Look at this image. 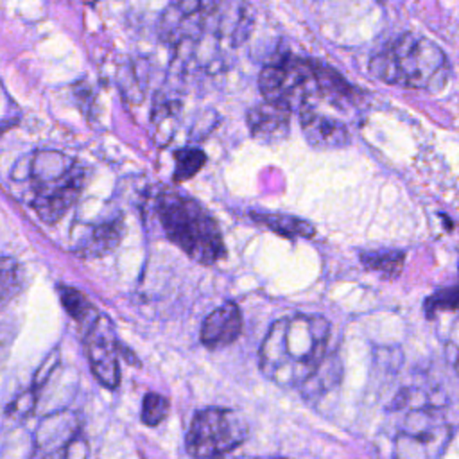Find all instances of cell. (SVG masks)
<instances>
[{"instance_id":"12","label":"cell","mask_w":459,"mask_h":459,"mask_svg":"<svg viewBox=\"0 0 459 459\" xmlns=\"http://www.w3.org/2000/svg\"><path fill=\"white\" fill-rule=\"evenodd\" d=\"M242 332V312L235 301H226L212 310L201 325V342L210 348H224L238 339Z\"/></svg>"},{"instance_id":"25","label":"cell","mask_w":459,"mask_h":459,"mask_svg":"<svg viewBox=\"0 0 459 459\" xmlns=\"http://www.w3.org/2000/svg\"><path fill=\"white\" fill-rule=\"evenodd\" d=\"M242 459H287V457H280V455H271V457H242Z\"/></svg>"},{"instance_id":"14","label":"cell","mask_w":459,"mask_h":459,"mask_svg":"<svg viewBox=\"0 0 459 459\" xmlns=\"http://www.w3.org/2000/svg\"><path fill=\"white\" fill-rule=\"evenodd\" d=\"M249 217L256 224L278 233L283 238L294 240V238H310V237L316 235V226L310 221H305V219H299V217H294V215L251 212Z\"/></svg>"},{"instance_id":"15","label":"cell","mask_w":459,"mask_h":459,"mask_svg":"<svg viewBox=\"0 0 459 459\" xmlns=\"http://www.w3.org/2000/svg\"><path fill=\"white\" fill-rule=\"evenodd\" d=\"M61 305L68 312L72 319H75L79 325H86V330L91 326V323L100 316L97 308L91 305V301L75 287L59 285L57 287Z\"/></svg>"},{"instance_id":"13","label":"cell","mask_w":459,"mask_h":459,"mask_svg":"<svg viewBox=\"0 0 459 459\" xmlns=\"http://www.w3.org/2000/svg\"><path fill=\"white\" fill-rule=\"evenodd\" d=\"M74 163L57 152H39L30 161V178L36 181L38 188H48L59 181H63Z\"/></svg>"},{"instance_id":"22","label":"cell","mask_w":459,"mask_h":459,"mask_svg":"<svg viewBox=\"0 0 459 459\" xmlns=\"http://www.w3.org/2000/svg\"><path fill=\"white\" fill-rule=\"evenodd\" d=\"M16 285V264L11 260L0 262V299L13 294Z\"/></svg>"},{"instance_id":"19","label":"cell","mask_w":459,"mask_h":459,"mask_svg":"<svg viewBox=\"0 0 459 459\" xmlns=\"http://www.w3.org/2000/svg\"><path fill=\"white\" fill-rule=\"evenodd\" d=\"M170 411V400L160 393H147L142 400V412L140 420L147 427H156L160 425Z\"/></svg>"},{"instance_id":"24","label":"cell","mask_w":459,"mask_h":459,"mask_svg":"<svg viewBox=\"0 0 459 459\" xmlns=\"http://www.w3.org/2000/svg\"><path fill=\"white\" fill-rule=\"evenodd\" d=\"M9 342H11V335L5 333V330H0V364L4 362L7 350H9Z\"/></svg>"},{"instance_id":"18","label":"cell","mask_w":459,"mask_h":459,"mask_svg":"<svg viewBox=\"0 0 459 459\" xmlns=\"http://www.w3.org/2000/svg\"><path fill=\"white\" fill-rule=\"evenodd\" d=\"M122 237V222L109 221L93 228L91 237L88 240V251L91 255H106L115 249Z\"/></svg>"},{"instance_id":"1","label":"cell","mask_w":459,"mask_h":459,"mask_svg":"<svg viewBox=\"0 0 459 459\" xmlns=\"http://www.w3.org/2000/svg\"><path fill=\"white\" fill-rule=\"evenodd\" d=\"M330 323L317 314L276 319L258 350L260 371L280 387H303L323 366Z\"/></svg>"},{"instance_id":"5","label":"cell","mask_w":459,"mask_h":459,"mask_svg":"<svg viewBox=\"0 0 459 459\" xmlns=\"http://www.w3.org/2000/svg\"><path fill=\"white\" fill-rule=\"evenodd\" d=\"M396 409H407L393 437V459H439L452 441L454 429L441 409L414 402L411 391L400 393Z\"/></svg>"},{"instance_id":"11","label":"cell","mask_w":459,"mask_h":459,"mask_svg":"<svg viewBox=\"0 0 459 459\" xmlns=\"http://www.w3.org/2000/svg\"><path fill=\"white\" fill-rule=\"evenodd\" d=\"M290 115V109L269 100H262L247 109L246 122L249 134L262 143L281 142L289 136Z\"/></svg>"},{"instance_id":"17","label":"cell","mask_w":459,"mask_h":459,"mask_svg":"<svg viewBox=\"0 0 459 459\" xmlns=\"http://www.w3.org/2000/svg\"><path fill=\"white\" fill-rule=\"evenodd\" d=\"M174 183L194 178L206 163V154L197 147H183L174 152Z\"/></svg>"},{"instance_id":"9","label":"cell","mask_w":459,"mask_h":459,"mask_svg":"<svg viewBox=\"0 0 459 459\" xmlns=\"http://www.w3.org/2000/svg\"><path fill=\"white\" fill-rule=\"evenodd\" d=\"M84 185V172L81 169L72 167L70 174L48 186L38 192V195L32 201V208L45 222H56L59 221L77 201L81 190Z\"/></svg>"},{"instance_id":"20","label":"cell","mask_w":459,"mask_h":459,"mask_svg":"<svg viewBox=\"0 0 459 459\" xmlns=\"http://www.w3.org/2000/svg\"><path fill=\"white\" fill-rule=\"evenodd\" d=\"M423 308H425V314H427L429 319H432L441 310H455V308H459V285L437 289L434 294H430L425 299Z\"/></svg>"},{"instance_id":"23","label":"cell","mask_w":459,"mask_h":459,"mask_svg":"<svg viewBox=\"0 0 459 459\" xmlns=\"http://www.w3.org/2000/svg\"><path fill=\"white\" fill-rule=\"evenodd\" d=\"M59 364V350H54L47 359L45 362L39 366V369L36 371V377H34V384L32 387L38 389L41 384L47 382V378L50 377V373L54 371V368Z\"/></svg>"},{"instance_id":"16","label":"cell","mask_w":459,"mask_h":459,"mask_svg":"<svg viewBox=\"0 0 459 459\" xmlns=\"http://www.w3.org/2000/svg\"><path fill=\"white\" fill-rule=\"evenodd\" d=\"M360 262L366 269L380 273L385 278H396L405 262V253L398 249H380L360 253Z\"/></svg>"},{"instance_id":"7","label":"cell","mask_w":459,"mask_h":459,"mask_svg":"<svg viewBox=\"0 0 459 459\" xmlns=\"http://www.w3.org/2000/svg\"><path fill=\"white\" fill-rule=\"evenodd\" d=\"M86 357L93 377L99 384L108 389H117L120 384V366H118V341L115 335V326L108 316H99L91 326L86 330L84 339Z\"/></svg>"},{"instance_id":"21","label":"cell","mask_w":459,"mask_h":459,"mask_svg":"<svg viewBox=\"0 0 459 459\" xmlns=\"http://www.w3.org/2000/svg\"><path fill=\"white\" fill-rule=\"evenodd\" d=\"M36 391H38V389L30 387V389H27V391H23L22 394H18V396L7 405V411H5V412H7L9 416H13V418H27V416H30L32 411H34V407H36V398H38Z\"/></svg>"},{"instance_id":"10","label":"cell","mask_w":459,"mask_h":459,"mask_svg":"<svg viewBox=\"0 0 459 459\" xmlns=\"http://www.w3.org/2000/svg\"><path fill=\"white\" fill-rule=\"evenodd\" d=\"M299 126L307 142L317 149H341L351 140L344 122L321 113L317 108L299 111Z\"/></svg>"},{"instance_id":"4","label":"cell","mask_w":459,"mask_h":459,"mask_svg":"<svg viewBox=\"0 0 459 459\" xmlns=\"http://www.w3.org/2000/svg\"><path fill=\"white\" fill-rule=\"evenodd\" d=\"M156 213L167 238L192 260L212 265L226 256L217 221L195 199L165 190L156 199Z\"/></svg>"},{"instance_id":"3","label":"cell","mask_w":459,"mask_h":459,"mask_svg":"<svg viewBox=\"0 0 459 459\" xmlns=\"http://www.w3.org/2000/svg\"><path fill=\"white\" fill-rule=\"evenodd\" d=\"M369 72L393 86L439 91L450 77V63L432 39L403 32L371 56Z\"/></svg>"},{"instance_id":"8","label":"cell","mask_w":459,"mask_h":459,"mask_svg":"<svg viewBox=\"0 0 459 459\" xmlns=\"http://www.w3.org/2000/svg\"><path fill=\"white\" fill-rule=\"evenodd\" d=\"M81 434V421L70 411L47 416L34 436L30 459H68L74 441Z\"/></svg>"},{"instance_id":"6","label":"cell","mask_w":459,"mask_h":459,"mask_svg":"<svg viewBox=\"0 0 459 459\" xmlns=\"http://www.w3.org/2000/svg\"><path fill=\"white\" fill-rule=\"evenodd\" d=\"M246 418L228 407H204L190 421L185 448L192 459H224L246 443Z\"/></svg>"},{"instance_id":"2","label":"cell","mask_w":459,"mask_h":459,"mask_svg":"<svg viewBox=\"0 0 459 459\" xmlns=\"http://www.w3.org/2000/svg\"><path fill=\"white\" fill-rule=\"evenodd\" d=\"M264 100L280 104L290 111L317 108L321 99L337 104L350 100L353 88L341 74L310 57L283 54L273 57L258 75Z\"/></svg>"}]
</instances>
